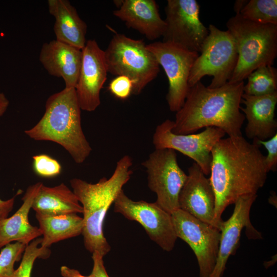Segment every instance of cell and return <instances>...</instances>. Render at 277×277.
<instances>
[{
    "label": "cell",
    "mask_w": 277,
    "mask_h": 277,
    "mask_svg": "<svg viewBox=\"0 0 277 277\" xmlns=\"http://www.w3.org/2000/svg\"><path fill=\"white\" fill-rule=\"evenodd\" d=\"M133 83L128 77L116 76L109 83L108 90L115 97L126 100L132 94Z\"/></svg>",
    "instance_id": "29"
},
{
    "label": "cell",
    "mask_w": 277,
    "mask_h": 277,
    "mask_svg": "<svg viewBox=\"0 0 277 277\" xmlns=\"http://www.w3.org/2000/svg\"><path fill=\"white\" fill-rule=\"evenodd\" d=\"M211 155L209 180L215 196L214 218L222 225L225 209L240 197L257 194L268 172L260 146L242 135L220 139Z\"/></svg>",
    "instance_id": "1"
},
{
    "label": "cell",
    "mask_w": 277,
    "mask_h": 277,
    "mask_svg": "<svg viewBox=\"0 0 277 277\" xmlns=\"http://www.w3.org/2000/svg\"><path fill=\"white\" fill-rule=\"evenodd\" d=\"M42 184L37 182L29 186L19 209L10 217L0 220V248L12 242L27 245L42 235L39 227L32 225L28 219L33 200Z\"/></svg>",
    "instance_id": "20"
},
{
    "label": "cell",
    "mask_w": 277,
    "mask_h": 277,
    "mask_svg": "<svg viewBox=\"0 0 277 277\" xmlns=\"http://www.w3.org/2000/svg\"><path fill=\"white\" fill-rule=\"evenodd\" d=\"M132 165V158L125 155L117 162L109 179L103 177L94 184L77 178L70 181L83 210L84 246L92 253L97 252L104 256L110 251L104 235L103 223L108 209L131 177Z\"/></svg>",
    "instance_id": "3"
},
{
    "label": "cell",
    "mask_w": 277,
    "mask_h": 277,
    "mask_svg": "<svg viewBox=\"0 0 277 277\" xmlns=\"http://www.w3.org/2000/svg\"><path fill=\"white\" fill-rule=\"evenodd\" d=\"M32 158L34 170L38 175L51 177L61 173L62 166L60 163L49 155L41 154L34 155Z\"/></svg>",
    "instance_id": "28"
},
{
    "label": "cell",
    "mask_w": 277,
    "mask_h": 277,
    "mask_svg": "<svg viewBox=\"0 0 277 277\" xmlns=\"http://www.w3.org/2000/svg\"><path fill=\"white\" fill-rule=\"evenodd\" d=\"M142 165L146 169L148 187L156 194V203L171 214L179 209V195L187 178L175 151L155 149Z\"/></svg>",
    "instance_id": "8"
},
{
    "label": "cell",
    "mask_w": 277,
    "mask_h": 277,
    "mask_svg": "<svg viewBox=\"0 0 277 277\" xmlns=\"http://www.w3.org/2000/svg\"><path fill=\"white\" fill-rule=\"evenodd\" d=\"M244 85V93L261 96L277 91V69L270 65L262 66L250 73Z\"/></svg>",
    "instance_id": "24"
},
{
    "label": "cell",
    "mask_w": 277,
    "mask_h": 277,
    "mask_svg": "<svg viewBox=\"0 0 277 277\" xmlns=\"http://www.w3.org/2000/svg\"><path fill=\"white\" fill-rule=\"evenodd\" d=\"M173 121L169 119L159 125L153 136L155 149L178 151L194 160L205 175L210 172L211 150L226 134L220 128L208 127L197 134H176L172 132Z\"/></svg>",
    "instance_id": "10"
},
{
    "label": "cell",
    "mask_w": 277,
    "mask_h": 277,
    "mask_svg": "<svg viewBox=\"0 0 277 277\" xmlns=\"http://www.w3.org/2000/svg\"><path fill=\"white\" fill-rule=\"evenodd\" d=\"M26 246L15 242L3 248L0 252V277H12L15 271L14 264L20 260Z\"/></svg>",
    "instance_id": "27"
},
{
    "label": "cell",
    "mask_w": 277,
    "mask_h": 277,
    "mask_svg": "<svg viewBox=\"0 0 277 277\" xmlns=\"http://www.w3.org/2000/svg\"><path fill=\"white\" fill-rule=\"evenodd\" d=\"M201 54L192 67L189 78V88L206 76H212L210 88L225 85L230 79L238 61L234 40L228 30L219 29L210 24Z\"/></svg>",
    "instance_id": "7"
},
{
    "label": "cell",
    "mask_w": 277,
    "mask_h": 277,
    "mask_svg": "<svg viewBox=\"0 0 277 277\" xmlns=\"http://www.w3.org/2000/svg\"><path fill=\"white\" fill-rule=\"evenodd\" d=\"M258 195H250L240 197L234 204V208L231 216L223 221L220 229L221 238L216 264L210 277H222L227 261L234 254L240 243L241 232L244 228L249 239H262L261 233L250 222L251 207Z\"/></svg>",
    "instance_id": "15"
},
{
    "label": "cell",
    "mask_w": 277,
    "mask_h": 277,
    "mask_svg": "<svg viewBox=\"0 0 277 277\" xmlns=\"http://www.w3.org/2000/svg\"><path fill=\"white\" fill-rule=\"evenodd\" d=\"M82 56V50L55 39L43 45L39 61L50 75L64 80L65 88H75Z\"/></svg>",
    "instance_id": "17"
},
{
    "label": "cell",
    "mask_w": 277,
    "mask_h": 277,
    "mask_svg": "<svg viewBox=\"0 0 277 277\" xmlns=\"http://www.w3.org/2000/svg\"><path fill=\"white\" fill-rule=\"evenodd\" d=\"M43 235L41 246L49 248L58 242L82 233L83 219L77 213L45 215L35 213Z\"/></svg>",
    "instance_id": "23"
},
{
    "label": "cell",
    "mask_w": 277,
    "mask_h": 277,
    "mask_svg": "<svg viewBox=\"0 0 277 277\" xmlns=\"http://www.w3.org/2000/svg\"><path fill=\"white\" fill-rule=\"evenodd\" d=\"M47 4L55 18V39L82 50L87 42V26L75 7L68 0H48Z\"/></svg>",
    "instance_id": "21"
},
{
    "label": "cell",
    "mask_w": 277,
    "mask_h": 277,
    "mask_svg": "<svg viewBox=\"0 0 277 277\" xmlns=\"http://www.w3.org/2000/svg\"><path fill=\"white\" fill-rule=\"evenodd\" d=\"M253 142L260 146H264L268 152L267 156H265L267 170L268 172L275 171L277 168V133L268 140L261 141L254 139Z\"/></svg>",
    "instance_id": "30"
},
{
    "label": "cell",
    "mask_w": 277,
    "mask_h": 277,
    "mask_svg": "<svg viewBox=\"0 0 277 277\" xmlns=\"http://www.w3.org/2000/svg\"><path fill=\"white\" fill-rule=\"evenodd\" d=\"M239 14L244 19L254 23L277 25V1H249Z\"/></svg>",
    "instance_id": "25"
},
{
    "label": "cell",
    "mask_w": 277,
    "mask_h": 277,
    "mask_svg": "<svg viewBox=\"0 0 277 277\" xmlns=\"http://www.w3.org/2000/svg\"><path fill=\"white\" fill-rule=\"evenodd\" d=\"M114 211L141 224L150 239L163 250H173L177 238L171 214L156 202L133 201L122 190L114 202Z\"/></svg>",
    "instance_id": "12"
},
{
    "label": "cell",
    "mask_w": 277,
    "mask_h": 277,
    "mask_svg": "<svg viewBox=\"0 0 277 277\" xmlns=\"http://www.w3.org/2000/svg\"><path fill=\"white\" fill-rule=\"evenodd\" d=\"M268 202L270 204L274 206H275V207H276V195H275V192L271 193L268 199Z\"/></svg>",
    "instance_id": "36"
},
{
    "label": "cell",
    "mask_w": 277,
    "mask_h": 277,
    "mask_svg": "<svg viewBox=\"0 0 277 277\" xmlns=\"http://www.w3.org/2000/svg\"><path fill=\"white\" fill-rule=\"evenodd\" d=\"M9 105V101L4 93L0 91V117L6 111Z\"/></svg>",
    "instance_id": "34"
},
{
    "label": "cell",
    "mask_w": 277,
    "mask_h": 277,
    "mask_svg": "<svg viewBox=\"0 0 277 277\" xmlns=\"http://www.w3.org/2000/svg\"><path fill=\"white\" fill-rule=\"evenodd\" d=\"M31 208L35 213L45 215L77 214L83 211L73 191L64 183L54 187L42 183Z\"/></svg>",
    "instance_id": "22"
},
{
    "label": "cell",
    "mask_w": 277,
    "mask_h": 277,
    "mask_svg": "<svg viewBox=\"0 0 277 277\" xmlns=\"http://www.w3.org/2000/svg\"><path fill=\"white\" fill-rule=\"evenodd\" d=\"M113 14L127 27L136 30L150 41L163 36L166 28L165 21L161 18L154 0H123Z\"/></svg>",
    "instance_id": "19"
},
{
    "label": "cell",
    "mask_w": 277,
    "mask_h": 277,
    "mask_svg": "<svg viewBox=\"0 0 277 277\" xmlns=\"http://www.w3.org/2000/svg\"><path fill=\"white\" fill-rule=\"evenodd\" d=\"M241 103L245 105V107H240V109L247 120L245 132L248 138L265 141L276 133L275 110L277 91L261 96L243 93Z\"/></svg>",
    "instance_id": "18"
},
{
    "label": "cell",
    "mask_w": 277,
    "mask_h": 277,
    "mask_svg": "<svg viewBox=\"0 0 277 277\" xmlns=\"http://www.w3.org/2000/svg\"><path fill=\"white\" fill-rule=\"evenodd\" d=\"M248 1H236L234 5V10L236 14L240 13L241 10L246 5Z\"/></svg>",
    "instance_id": "35"
},
{
    "label": "cell",
    "mask_w": 277,
    "mask_h": 277,
    "mask_svg": "<svg viewBox=\"0 0 277 277\" xmlns=\"http://www.w3.org/2000/svg\"><path fill=\"white\" fill-rule=\"evenodd\" d=\"M42 238H37L26 246L19 267L12 277H31L33 264L37 259H47L51 251L41 246Z\"/></svg>",
    "instance_id": "26"
},
{
    "label": "cell",
    "mask_w": 277,
    "mask_h": 277,
    "mask_svg": "<svg viewBox=\"0 0 277 277\" xmlns=\"http://www.w3.org/2000/svg\"><path fill=\"white\" fill-rule=\"evenodd\" d=\"M271 277H276V276H275L274 275H273Z\"/></svg>",
    "instance_id": "37"
},
{
    "label": "cell",
    "mask_w": 277,
    "mask_h": 277,
    "mask_svg": "<svg viewBox=\"0 0 277 277\" xmlns=\"http://www.w3.org/2000/svg\"><path fill=\"white\" fill-rule=\"evenodd\" d=\"M146 47L164 70L169 83L167 102L170 111L177 112L187 95L189 74L199 54L169 42H154Z\"/></svg>",
    "instance_id": "9"
},
{
    "label": "cell",
    "mask_w": 277,
    "mask_h": 277,
    "mask_svg": "<svg viewBox=\"0 0 277 277\" xmlns=\"http://www.w3.org/2000/svg\"><path fill=\"white\" fill-rule=\"evenodd\" d=\"M179 209L213 226L222 225L214 218L215 196L209 179L193 163L188 168L187 180L179 195Z\"/></svg>",
    "instance_id": "16"
},
{
    "label": "cell",
    "mask_w": 277,
    "mask_h": 277,
    "mask_svg": "<svg viewBox=\"0 0 277 277\" xmlns=\"http://www.w3.org/2000/svg\"><path fill=\"white\" fill-rule=\"evenodd\" d=\"M165 11L166 28L163 41L200 52L209 31L200 19L198 2L196 0H168Z\"/></svg>",
    "instance_id": "13"
},
{
    "label": "cell",
    "mask_w": 277,
    "mask_h": 277,
    "mask_svg": "<svg viewBox=\"0 0 277 277\" xmlns=\"http://www.w3.org/2000/svg\"><path fill=\"white\" fill-rule=\"evenodd\" d=\"M82 62L75 88L81 110L94 111L100 105V92L107 80L104 51L95 39L87 41L82 49Z\"/></svg>",
    "instance_id": "14"
},
{
    "label": "cell",
    "mask_w": 277,
    "mask_h": 277,
    "mask_svg": "<svg viewBox=\"0 0 277 277\" xmlns=\"http://www.w3.org/2000/svg\"><path fill=\"white\" fill-rule=\"evenodd\" d=\"M226 26L238 53L236 66L228 82L244 81L258 68L273 65L277 56V25L254 23L238 13L228 19Z\"/></svg>",
    "instance_id": "5"
},
{
    "label": "cell",
    "mask_w": 277,
    "mask_h": 277,
    "mask_svg": "<svg viewBox=\"0 0 277 277\" xmlns=\"http://www.w3.org/2000/svg\"><path fill=\"white\" fill-rule=\"evenodd\" d=\"M104 54L108 72L129 77L133 83V94H140L160 72L155 57L147 48L143 39H135L116 33L113 35Z\"/></svg>",
    "instance_id": "6"
},
{
    "label": "cell",
    "mask_w": 277,
    "mask_h": 277,
    "mask_svg": "<svg viewBox=\"0 0 277 277\" xmlns=\"http://www.w3.org/2000/svg\"><path fill=\"white\" fill-rule=\"evenodd\" d=\"M19 192H17L14 196L7 200L0 199V220L8 217L9 213L13 209L16 196Z\"/></svg>",
    "instance_id": "32"
},
{
    "label": "cell",
    "mask_w": 277,
    "mask_h": 277,
    "mask_svg": "<svg viewBox=\"0 0 277 277\" xmlns=\"http://www.w3.org/2000/svg\"><path fill=\"white\" fill-rule=\"evenodd\" d=\"M92 254L93 268L90 275L93 277H109L104 266V256L97 252Z\"/></svg>",
    "instance_id": "31"
},
{
    "label": "cell",
    "mask_w": 277,
    "mask_h": 277,
    "mask_svg": "<svg viewBox=\"0 0 277 277\" xmlns=\"http://www.w3.org/2000/svg\"><path fill=\"white\" fill-rule=\"evenodd\" d=\"M171 218L177 238L187 243L195 255L199 276L210 277L217 257L220 231L180 209Z\"/></svg>",
    "instance_id": "11"
},
{
    "label": "cell",
    "mask_w": 277,
    "mask_h": 277,
    "mask_svg": "<svg viewBox=\"0 0 277 277\" xmlns=\"http://www.w3.org/2000/svg\"><path fill=\"white\" fill-rule=\"evenodd\" d=\"M81 111L75 89L65 88L48 97L43 116L25 133L34 140L60 145L76 163L82 164L92 148L83 131Z\"/></svg>",
    "instance_id": "4"
},
{
    "label": "cell",
    "mask_w": 277,
    "mask_h": 277,
    "mask_svg": "<svg viewBox=\"0 0 277 277\" xmlns=\"http://www.w3.org/2000/svg\"><path fill=\"white\" fill-rule=\"evenodd\" d=\"M244 81L227 82L210 88L201 81L189 88L182 107L175 114L172 131L176 134L193 133L198 130L214 127L229 137L242 135L245 119L240 109L244 93Z\"/></svg>",
    "instance_id": "2"
},
{
    "label": "cell",
    "mask_w": 277,
    "mask_h": 277,
    "mask_svg": "<svg viewBox=\"0 0 277 277\" xmlns=\"http://www.w3.org/2000/svg\"><path fill=\"white\" fill-rule=\"evenodd\" d=\"M62 277H93L91 275L85 276L82 275L77 270L70 268L66 266H62L60 269Z\"/></svg>",
    "instance_id": "33"
}]
</instances>
